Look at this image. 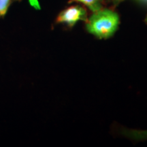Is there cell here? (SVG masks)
Returning <instances> with one entry per match:
<instances>
[{
    "mask_svg": "<svg viewBox=\"0 0 147 147\" xmlns=\"http://www.w3.org/2000/svg\"><path fill=\"white\" fill-rule=\"evenodd\" d=\"M136 1L139 3H147V0H135Z\"/></svg>",
    "mask_w": 147,
    "mask_h": 147,
    "instance_id": "obj_7",
    "label": "cell"
},
{
    "mask_svg": "<svg viewBox=\"0 0 147 147\" xmlns=\"http://www.w3.org/2000/svg\"><path fill=\"white\" fill-rule=\"evenodd\" d=\"M13 1H21V0H13Z\"/></svg>",
    "mask_w": 147,
    "mask_h": 147,
    "instance_id": "obj_8",
    "label": "cell"
},
{
    "mask_svg": "<svg viewBox=\"0 0 147 147\" xmlns=\"http://www.w3.org/2000/svg\"><path fill=\"white\" fill-rule=\"evenodd\" d=\"M79 21L87 23L88 15L87 9L81 5H72L62 10L56 18L57 23H65L73 27Z\"/></svg>",
    "mask_w": 147,
    "mask_h": 147,
    "instance_id": "obj_2",
    "label": "cell"
},
{
    "mask_svg": "<svg viewBox=\"0 0 147 147\" xmlns=\"http://www.w3.org/2000/svg\"><path fill=\"white\" fill-rule=\"evenodd\" d=\"M119 25L118 14L111 9H101L88 18L86 29L100 39H107L117 31Z\"/></svg>",
    "mask_w": 147,
    "mask_h": 147,
    "instance_id": "obj_1",
    "label": "cell"
},
{
    "mask_svg": "<svg viewBox=\"0 0 147 147\" xmlns=\"http://www.w3.org/2000/svg\"><path fill=\"white\" fill-rule=\"evenodd\" d=\"M11 0H0V17H3L7 13Z\"/></svg>",
    "mask_w": 147,
    "mask_h": 147,
    "instance_id": "obj_5",
    "label": "cell"
},
{
    "mask_svg": "<svg viewBox=\"0 0 147 147\" xmlns=\"http://www.w3.org/2000/svg\"><path fill=\"white\" fill-rule=\"evenodd\" d=\"M104 0H69L68 3H81L87 7L93 12H97L103 8Z\"/></svg>",
    "mask_w": 147,
    "mask_h": 147,
    "instance_id": "obj_4",
    "label": "cell"
},
{
    "mask_svg": "<svg viewBox=\"0 0 147 147\" xmlns=\"http://www.w3.org/2000/svg\"><path fill=\"white\" fill-rule=\"evenodd\" d=\"M120 133L128 138L133 140L140 141L147 140V130H136L128 129H121Z\"/></svg>",
    "mask_w": 147,
    "mask_h": 147,
    "instance_id": "obj_3",
    "label": "cell"
},
{
    "mask_svg": "<svg viewBox=\"0 0 147 147\" xmlns=\"http://www.w3.org/2000/svg\"><path fill=\"white\" fill-rule=\"evenodd\" d=\"M123 0H104V3H107V4H110L112 6L114 7H117L119 3H121Z\"/></svg>",
    "mask_w": 147,
    "mask_h": 147,
    "instance_id": "obj_6",
    "label": "cell"
}]
</instances>
